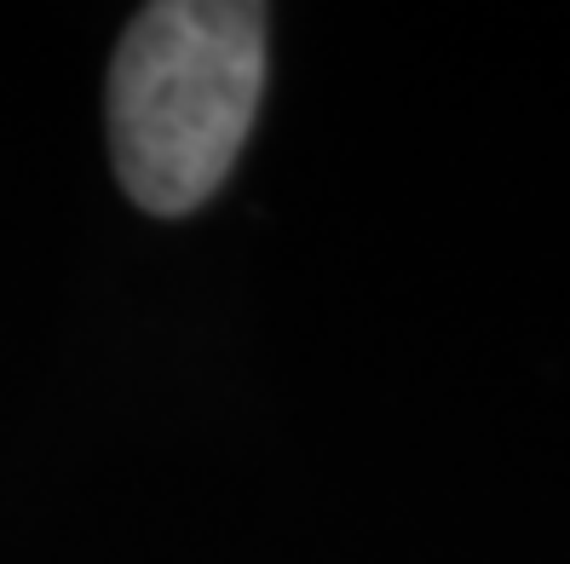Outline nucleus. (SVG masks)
Returning a JSON list of instances; mask_svg holds the SVG:
<instances>
[{
    "mask_svg": "<svg viewBox=\"0 0 570 564\" xmlns=\"http://www.w3.org/2000/svg\"><path fill=\"white\" fill-rule=\"evenodd\" d=\"M265 23L254 0L139 7L110 63V156L139 208H203L248 145L265 92Z\"/></svg>",
    "mask_w": 570,
    "mask_h": 564,
    "instance_id": "f257e3e1",
    "label": "nucleus"
}]
</instances>
